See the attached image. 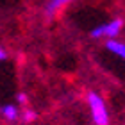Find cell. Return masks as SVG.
<instances>
[{"label": "cell", "mask_w": 125, "mask_h": 125, "mask_svg": "<svg viewBox=\"0 0 125 125\" xmlns=\"http://www.w3.org/2000/svg\"><path fill=\"white\" fill-rule=\"evenodd\" d=\"M86 100L89 105V111H91V120L95 125H109L111 118H109V111H107V105L104 98H102L100 93L96 91H88L86 93Z\"/></svg>", "instance_id": "6da1fadb"}, {"label": "cell", "mask_w": 125, "mask_h": 125, "mask_svg": "<svg viewBox=\"0 0 125 125\" xmlns=\"http://www.w3.org/2000/svg\"><path fill=\"white\" fill-rule=\"evenodd\" d=\"M122 27H123V20L122 18H113L111 21H105V23H102L98 27H95V29L89 32V36L93 39H116V36L122 32Z\"/></svg>", "instance_id": "7a4b0ae2"}, {"label": "cell", "mask_w": 125, "mask_h": 125, "mask_svg": "<svg viewBox=\"0 0 125 125\" xmlns=\"http://www.w3.org/2000/svg\"><path fill=\"white\" fill-rule=\"evenodd\" d=\"M20 115H21V111H20V107L16 104H4L0 107V116H2L5 122H9V123L20 120Z\"/></svg>", "instance_id": "3957f363"}, {"label": "cell", "mask_w": 125, "mask_h": 125, "mask_svg": "<svg viewBox=\"0 0 125 125\" xmlns=\"http://www.w3.org/2000/svg\"><path fill=\"white\" fill-rule=\"evenodd\" d=\"M72 2H73V0H48V2L45 4V16L54 18V16L57 14L64 5L72 4Z\"/></svg>", "instance_id": "277c9868"}, {"label": "cell", "mask_w": 125, "mask_h": 125, "mask_svg": "<svg viewBox=\"0 0 125 125\" xmlns=\"http://www.w3.org/2000/svg\"><path fill=\"white\" fill-rule=\"evenodd\" d=\"M105 48L107 52H111L113 55L120 57L125 61V43L123 41H118V39H107L105 41Z\"/></svg>", "instance_id": "5b68a950"}, {"label": "cell", "mask_w": 125, "mask_h": 125, "mask_svg": "<svg viewBox=\"0 0 125 125\" xmlns=\"http://www.w3.org/2000/svg\"><path fill=\"white\" fill-rule=\"evenodd\" d=\"M20 120L23 123H32V122L38 120V113L34 109H27V107H25V109L21 111V115H20Z\"/></svg>", "instance_id": "8992f818"}, {"label": "cell", "mask_w": 125, "mask_h": 125, "mask_svg": "<svg viewBox=\"0 0 125 125\" xmlns=\"http://www.w3.org/2000/svg\"><path fill=\"white\" fill-rule=\"evenodd\" d=\"M16 100H18L20 105H27L29 104V96H27V93H23V91H20L18 95H16Z\"/></svg>", "instance_id": "52a82bcc"}, {"label": "cell", "mask_w": 125, "mask_h": 125, "mask_svg": "<svg viewBox=\"0 0 125 125\" xmlns=\"http://www.w3.org/2000/svg\"><path fill=\"white\" fill-rule=\"evenodd\" d=\"M5 59H7V52H5V50H4L2 47H0V62L5 61Z\"/></svg>", "instance_id": "ba28073f"}]
</instances>
